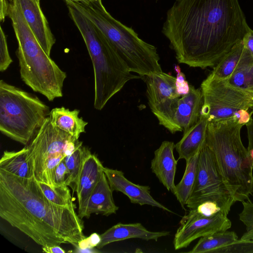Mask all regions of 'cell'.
<instances>
[{
	"label": "cell",
	"mask_w": 253,
	"mask_h": 253,
	"mask_svg": "<svg viewBox=\"0 0 253 253\" xmlns=\"http://www.w3.org/2000/svg\"><path fill=\"white\" fill-rule=\"evenodd\" d=\"M249 28L238 0H176L162 32L179 63L214 67Z\"/></svg>",
	"instance_id": "6da1fadb"
},
{
	"label": "cell",
	"mask_w": 253,
	"mask_h": 253,
	"mask_svg": "<svg viewBox=\"0 0 253 253\" xmlns=\"http://www.w3.org/2000/svg\"><path fill=\"white\" fill-rule=\"evenodd\" d=\"M0 216L42 247L69 244L86 237L75 206H60L44 195L34 176L23 178L0 169Z\"/></svg>",
	"instance_id": "7a4b0ae2"
},
{
	"label": "cell",
	"mask_w": 253,
	"mask_h": 253,
	"mask_svg": "<svg viewBox=\"0 0 253 253\" xmlns=\"http://www.w3.org/2000/svg\"><path fill=\"white\" fill-rule=\"evenodd\" d=\"M243 124L234 119L209 122L206 144L235 202L253 193V160L241 137Z\"/></svg>",
	"instance_id": "3957f363"
},
{
	"label": "cell",
	"mask_w": 253,
	"mask_h": 253,
	"mask_svg": "<svg viewBox=\"0 0 253 253\" xmlns=\"http://www.w3.org/2000/svg\"><path fill=\"white\" fill-rule=\"evenodd\" d=\"M71 18L86 45L94 71V108L101 110L125 84L139 75L131 74L127 64L103 33L83 14L68 3Z\"/></svg>",
	"instance_id": "277c9868"
},
{
	"label": "cell",
	"mask_w": 253,
	"mask_h": 253,
	"mask_svg": "<svg viewBox=\"0 0 253 253\" xmlns=\"http://www.w3.org/2000/svg\"><path fill=\"white\" fill-rule=\"evenodd\" d=\"M7 16L18 42L16 55L25 84L49 101L63 96L66 73L44 51L24 17L17 0H9Z\"/></svg>",
	"instance_id": "5b68a950"
},
{
	"label": "cell",
	"mask_w": 253,
	"mask_h": 253,
	"mask_svg": "<svg viewBox=\"0 0 253 253\" xmlns=\"http://www.w3.org/2000/svg\"><path fill=\"white\" fill-rule=\"evenodd\" d=\"M88 18L106 37L127 64L130 71L140 76L162 72L157 48L141 39L133 29L115 19L102 0L85 4L66 1Z\"/></svg>",
	"instance_id": "8992f818"
},
{
	"label": "cell",
	"mask_w": 253,
	"mask_h": 253,
	"mask_svg": "<svg viewBox=\"0 0 253 253\" xmlns=\"http://www.w3.org/2000/svg\"><path fill=\"white\" fill-rule=\"evenodd\" d=\"M37 96L0 81V130L8 137L28 145L49 114Z\"/></svg>",
	"instance_id": "52a82bcc"
},
{
	"label": "cell",
	"mask_w": 253,
	"mask_h": 253,
	"mask_svg": "<svg viewBox=\"0 0 253 253\" xmlns=\"http://www.w3.org/2000/svg\"><path fill=\"white\" fill-rule=\"evenodd\" d=\"M204 98L201 115L209 122L234 119L245 125L253 115V97L211 74L202 83Z\"/></svg>",
	"instance_id": "ba28073f"
},
{
	"label": "cell",
	"mask_w": 253,
	"mask_h": 253,
	"mask_svg": "<svg viewBox=\"0 0 253 253\" xmlns=\"http://www.w3.org/2000/svg\"><path fill=\"white\" fill-rule=\"evenodd\" d=\"M79 142L71 135L53 127L48 117L27 145L35 179L54 188L56 167L73 153Z\"/></svg>",
	"instance_id": "9c48e42d"
},
{
	"label": "cell",
	"mask_w": 253,
	"mask_h": 253,
	"mask_svg": "<svg viewBox=\"0 0 253 253\" xmlns=\"http://www.w3.org/2000/svg\"><path fill=\"white\" fill-rule=\"evenodd\" d=\"M208 201L216 203L226 215L236 202L218 170L211 151L205 143L199 153L194 185L186 206L194 209Z\"/></svg>",
	"instance_id": "30bf717a"
},
{
	"label": "cell",
	"mask_w": 253,
	"mask_h": 253,
	"mask_svg": "<svg viewBox=\"0 0 253 253\" xmlns=\"http://www.w3.org/2000/svg\"><path fill=\"white\" fill-rule=\"evenodd\" d=\"M148 105L160 125L171 133L177 132L174 118L180 96L173 76L163 72L144 76Z\"/></svg>",
	"instance_id": "8fae6325"
},
{
	"label": "cell",
	"mask_w": 253,
	"mask_h": 253,
	"mask_svg": "<svg viewBox=\"0 0 253 253\" xmlns=\"http://www.w3.org/2000/svg\"><path fill=\"white\" fill-rule=\"evenodd\" d=\"M231 225L230 220L222 212L206 216L199 213L195 209H190L181 219L180 226L174 235V249L185 248L199 238L226 231Z\"/></svg>",
	"instance_id": "7c38bea8"
},
{
	"label": "cell",
	"mask_w": 253,
	"mask_h": 253,
	"mask_svg": "<svg viewBox=\"0 0 253 253\" xmlns=\"http://www.w3.org/2000/svg\"><path fill=\"white\" fill-rule=\"evenodd\" d=\"M103 171L112 190L126 195L131 203L140 206L149 205L173 213L151 196L149 186L133 183L125 176L122 170L104 167Z\"/></svg>",
	"instance_id": "4fadbf2b"
},
{
	"label": "cell",
	"mask_w": 253,
	"mask_h": 253,
	"mask_svg": "<svg viewBox=\"0 0 253 253\" xmlns=\"http://www.w3.org/2000/svg\"><path fill=\"white\" fill-rule=\"evenodd\" d=\"M22 14L44 51L49 56L55 38L42 12L40 0H17Z\"/></svg>",
	"instance_id": "5bb4252c"
},
{
	"label": "cell",
	"mask_w": 253,
	"mask_h": 253,
	"mask_svg": "<svg viewBox=\"0 0 253 253\" xmlns=\"http://www.w3.org/2000/svg\"><path fill=\"white\" fill-rule=\"evenodd\" d=\"M113 192L103 171L87 199L79 207V217L82 219L84 217L89 218L92 213L105 216L115 214L119 207L114 202Z\"/></svg>",
	"instance_id": "9a60e30c"
},
{
	"label": "cell",
	"mask_w": 253,
	"mask_h": 253,
	"mask_svg": "<svg viewBox=\"0 0 253 253\" xmlns=\"http://www.w3.org/2000/svg\"><path fill=\"white\" fill-rule=\"evenodd\" d=\"M104 168L97 157L85 147L74 191L77 193L79 207L87 199L97 184Z\"/></svg>",
	"instance_id": "2e32d148"
},
{
	"label": "cell",
	"mask_w": 253,
	"mask_h": 253,
	"mask_svg": "<svg viewBox=\"0 0 253 253\" xmlns=\"http://www.w3.org/2000/svg\"><path fill=\"white\" fill-rule=\"evenodd\" d=\"M204 104L200 88L190 86L189 92L179 99L174 121L178 131H185L200 120Z\"/></svg>",
	"instance_id": "e0dca14e"
},
{
	"label": "cell",
	"mask_w": 253,
	"mask_h": 253,
	"mask_svg": "<svg viewBox=\"0 0 253 253\" xmlns=\"http://www.w3.org/2000/svg\"><path fill=\"white\" fill-rule=\"evenodd\" d=\"M169 233L167 231H150L140 223H118L100 235L101 241L97 248L100 249L113 242L133 238L157 241L160 238L169 235Z\"/></svg>",
	"instance_id": "ac0fdd59"
},
{
	"label": "cell",
	"mask_w": 253,
	"mask_h": 253,
	"mask_svg": "<svg viewBox=\"0 0 253 253\" xmlns=\"http://www.w3.org/2000/svg\"><path fill=\"white\" fill-rule=\"evenodd\" d=\"M175 144L173 142L164 141L155 151L151 161V169L160 182L171 192L175 186L174 178L177 161L173 155Z\"/></svg>",
	"instance_id": "d6986e66"
},
{
	"label": "cell",
	"mask_w": 253,
	"mask_h": 253,
	"mask_svg": "<svg viewBox=\"0 0 253 253\" xmlns=\"http://www.w3.org/2000/svg\"><path fill=\"white\" fill-rule=\"evenodd\" d=\"M208 123V118L201 115L195 125L183 132L182 138L175 144L178 159L186 161L200 151L206 143Z\"/></svg>",
	"instance_id": "ffe728a7"
},
{
	"label": "cell",
	"mask_w": 253,
	"mask_h": 253,
	"mask_svg": "<svg viewBox=\"0 0 253 253\" xmlns=\"http://www.w3.org/2000/svg\"><path fill=\"white\" fill-rule=\"evenodd\" d=\"M78 109L70 110L64 107L52 109L49 112V119L52 126L79 139L85 132L87 122L79 115Z\"/></svg>",
	"instance_id": "44dd1931"
},
{
	"label": "cell",
	"mask_w": 253,
	"mask_h": 253,
	"mask_svg": "<svg viewBox=\"0 0 253 253\" xmlns=\"http://www.w3.org/2000/svg\"><path fill=\"white\" fill-rule=\"evenodd\" d=\"M0 169L20 177L33 176V164L27 146L17 151H5L0 160Z\"/></svg>",
	"instance_id": "7402d4cb"
},
{
	"label": "cell",
	"mask_w": 253,
	"mask_h": 253,
	"mask_svg": "<svg viewBox=\"0 0 253 253\" xmlns=\"http://www.w3.org/2000/svg\"><path fill=\"white\" fill-rule=\"evenodd\" d=\"M234 231L218 232L201 237L190 253H223V251L238 241Z\"/></svg>",
	"instance_id": "603a6c76"
},
{
	"label": "cell",
	"mask_w": 253,
	"mask_h": 253,
	"mask_svg": "<svg viewBox=\"0 0 253 253\" xmlns=\"http://www.w3.org/2000/svg\"><path fill=\"white\" fill-rule=\"evenodd\" d=\"M226 80L253 97V58L244 46L236 68Z\"/></svg>",
	"instance_id": "cb8c5ba5"
},
{
	"label": "cell",
	"mask_w": 253,
	"mask_h": 253,
	"mask_svg": "<svg viewBox=\"0 0 253 253\" xmlns=\"http://www.w3.org/2000/svg\"><path fill=\"white\" fill-rule=\"evenodd\" d=\"M200 152L186 161V168L182 178L175 185L172 192L183 208L186 205L194 185Z\"/></svg>",
	"instance_id": "d4e9b609"
},
{
	"label": "cell",
	"mask_w": 253,
	"mask_h": 253,
	"mask_svg": "<svg viewBox=\"0 0 253 253\" xmlns=\"http://www.w3.org/2000/svg\"><path fill=\"white\" fill-rule=\"evenodd\" d=\"M244 49L243 42L236 44L213 67L211 75L218 79H227L236 68Z\"/></svg>",
	"instance_id": "484cf974"
},
{
	"label": "cell",
	"mask_w": 253,
	"mask_h": 253,
	"mask_svg": "<svg viewBox=\"0 0 253 253\" xmlns=\"http://www.w3.org/2000/svg\"><path fill=\"white\" fill-rule=\"evenodd\" d=\"M80 141L72 154L66 156L64 159L65 165L69 171V177L66 182L67 186L72 187L75 191V185L81 170L84 158L85 147Z\"/></svg>",
	"instance_id": "4316f807"
},
{
	"label": "cell",
	"mask_w": 253,
	"mask_h": 253,
	"mask_svg": "<svg viewBox=\"0 0 253 253\" xmlns=\"http://www.w3.org/2000/svg\"><path fill=\"white\" fill-rule=\"evenodd\" d=\"M38 183L44 195L52 203L60 206H75L67 185L53 188L44 182L38 181Z\"/></svg>",
	"instance_id": "83f0119b"
},
{
	"label": "cell",
	"mask_w": 253,
	"mask_h": 253,
	"mask_svg": "<svg viewBox=\"0 0 253 253\" xmlns=\"http://www.w3.org/2000/svg\"><path fill=\"white\" fill-rule=\"evenodd\" d=\"M243 208L239 219L246 226V232L241 237L242 240H253V203L250 200L242 202Z\"/></svg>",
	"instance_id": "f1b7e54d"
},
{
	"label": "cell",
	"mask_w": 253,
	"mask_h": 253,
	"mask_svg": "<svg viewBox=\"0 0 253 253\" xmlns=\"http://www.w3.org/2000/svg\"><path fill=\"white\" fill-rule=\"evenodd\" d=\"M13 60L11 58L8 48L5 35L0 27V71L4 72L9 67Z\"/></svg>",
	"instance_id": "f546056e"
},
{
	"label": "cell",
	"mask_w": 253,
	"mask_h": 253,
	"mask_svg": "<svg viewBox=\"0 0 253 253\" xmlns=\"http://www.w3.org/2000/svg\"><path fill=\"white\" fill-rule=\"evenodd\" d=\"M195 209L199 213L206 216H211L219 212L224 213L219 205L211 201L201 203Z\"/></svg>",
	"instance_id": "4dcf8cb0"
},
{
	"label": "cell",
	"mask_w": 253,
	"mask_h": 253,
	"mask_svg": "<svg viewBox=\"0 0 253 253\" xmlns=\"http://www.w3.org/2000/svg\"><path fill=\"white\" fill-rule=\"evenodd\" d=\"M174 70L177 73L175 80L176 90L180 96L187 94L190 90V86L188 81L186 80L185 74L181 72L180 67L175 65Z\"/></svg>",
	"instance_id": "1f68e13d"
},
{
	"label": "cell",
	"mask_w": 253,
	"mask_h": 253,
	"mask_svg": "<svg viewBox=\"0 0 253 253\" xmlns=\"http://www.w3.org/2000/svg\"><path fill=\"white\" fill-rule=\"evenodd\" d=\"M64 159L57 165L55 170L54 175L55 186L66 185V182L69 177V171L66 167Z\"/></svg>",
	"instance_id": "d6a6232c"
},
{
	"label": "cell",
	"mask_w": 253,
	"mask_h": 253,
	"mask_svg": "<svg viewBox=\"0 0 253 253\" xmlns=\"http://www.w3.org/2000/svg\"><path fill=\"white\" fill-rule=\"evenodd\" d=\"M101 241L100 235L97 233H93L89 237H85L79 244L78 247L76 249H84L89 248H94L99 244Z\"/></svg>",
	"instance_id": "836d02e7"
},
{
	"label": "cell",
	"mask_w": 253,
	"mask_h": 253,
	"mask_svg": "<svg viewBox=\"0 0 253 253\" xmlns=\"http://www.w3.org/2000/svg\"><path fill=\"white\" fill-rule=\"evenodd\" d=\"M247 129L248 146L247 149L253 160V118H252L246 125Z\"/></svg>",
	"instance_id": "e575fe53"
},
{
	"label": "cell",
	"mask_w": 253,
	"mask_h": 253,
	"mask_svg": "<svg viewBox=\"0 0 253 253\" xmlns=\"http://www.w3.org/2000/svg\"><path fill=\"white\" fill-rule=\"evenodd\" d=\"M242 42L244 47L253 58V30L250 27L248 28Z\"/></svg>",
	"instance_id": "d590c367"
},
{
	"label": "cell",
	"mask_w": 253,
	"mask_h": 253,
	"mask_svg": "<svg viewBox=\"0 0 253 253\" xmlns=\"http://www.w3.org/2000/svg\"><path fill=\"white\" fill-rule=\"evenodd\" d=\"M42 251L47 253H65V251L59 245L42 247Z\"/></svg>",
	"instance_id": "8d00e7d4"
},
{
	"label": "cell",
	"mask_w": 253,
	"mask_h": 253,
	"mask_svg": "<svg viewBox=\"0 0 253 253\" xmlns=\"http://www.w3.org/2000/svg\"><path fill=\"white\" fill-rule=\"evenodd\" d=\"M9 2L7 0H0V21H4L7 16Z\"/></svg>",
	"instance_id": "74e56055"
},
{
	"label": "cell",
	"mask_w": 253,
	"mask_h": 253,
	"mask_svg": "<svg viewBox=\"0 0 253 253\" xmlns=\"http://www.w3.org/2000/svg\"><path fill=\"white\" fill-rule=\"evenodd\" d=\"M76 252L78 253H96L98 252V251L95 250L94 248H86L84 249H76Z\"/></svg>",
	"instance_id": "f35d334b"
},
{
	"label": "cell",
	"mask_w": 253,
	"mask_h": 253,
	"mask_svg": "<svg viewBox=\"0 0 253 253\" xmlns=\"http://www.w3.org/2000/svg\"><path fill=\"white\" fill-rule=\"evenodd\" d=\"M65 0V1L70 0L72 1H74V2H81V3H85V4H88L91 1L90 0Z\"/></svg>",
	"instance_id": "ab89813d"
},
{
	"label": "cell",
	"mask_w": 253,
	"mask_h": 253,
	"mask_svg": "<svg viewBox=\"0 0 253 253\" xmlns=\"http://www.w3.org/2000/svg\"><path fill=\"white\" fill-rule=\"evenodd\" d=\"M91 1H95V0H90Z\"/></svg>",
	"instance_id": "60d3db41"
}]
</instances>
